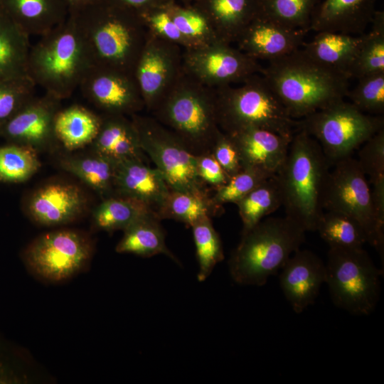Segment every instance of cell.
<instances>
[{
    "mask_svg": "<svg viewBox=\"0 0 384 384\" xmlns=\"http://www.w3.org/2000/svg\"><path fill=\"white\" fill-rule=\"evenodd\" d=\"M261 73L295 119L343 100L349 90L348 76L313 60L299 49L269 61Z\"/></svg>",
    "mask_w": 384,
    "mask_h": 384,
    "instance_id": "obj_1",
    "label": "cell"
},
{
    "mask_svg": "<svg viewBox=\"0 0 384 384\" xmlns=\"http://www.w3.org/2000/svg\"><path fill=\"white\" fill-rule=\"evenodd\" d=\"M331 164L319 142L298 129L276 176L285 215L305 232L316 231L324 211L322 197Z\"/></svg>",
    "mask_w": 384,
    "mask_h": 384,
    "instance_id": "obj_2",
    "label": "cell"
},
{
    "mask_svg": "<svg viewBox=\"0 0 384 384\" xmlns=\"http://www.w3.org/2000/svg\"><path fill=\"white\" fill-rule=\"evenodd\" d=\"M304 240V230L286 215L262 220L241 233L228 261L232 279L242 285H264Z\"/></svg>",
    "mask_w": 384,
    "mask_h": 384,
    "instance_id": "obj_3",
    "label": "cell"
},
{
    "mask_svg": "<svg viewBox=\"0 0 384 384\" xmlns=\"http://www.w3.org/2000/svg\"><path fill=\"white\" fill-rule=\"evenodd\" d=\"M93 66L74 18L56 26L31 47L27 74L46 93L62 100L80 87Z\"/></svg>",
    "mask_w": 384,
    "mask_h": 384,
    "instance_id": "obj_4",
    "label": "cell"
},
{
    "mask_svg": "<svg viewBox=\"0 0 384 384\" xmlns=\"http://www.w3.org/2000/svg\"><path fill=\"white\" fill-rule=\"evenodd\" d=\"M154 119L176 135L196 156L210 153L221 132L215 90L184 71L151 111Z\"/></svg>",
    "mask_w": 384,
    "mask_h": 384,
    "instance_id": "obj_5",
    "label": "cell"
},
{
    "mask_svg": "<svg viewBox=\"0 0 384 384\" xmlns=\"http://www.w3.org/2000/svg\"><path fill=\"white\" fill-rule=\"evenodd\" d=\"M218 126L226 134L250 127L292 137L299 120L292 118L261 75H254L239 87L215 90Z\"/></svg>",
    "mask_w": 384,
    "mask_h": 384,
    "instance_id": "obj_6",
    "label": "cell"
},
{
    "mask_svg": "<svg viewBox=\"0 0 384 384\" xmlns=\"http://www.w3.org/2000/svg\"><path fill=\"white\" fill-rule=\"evenodd\" d=\"M87 14L74 19L93 66L134 75L147 39L145 23L112 14Z\"/></svg>",
    "mask_w": 384,
    "mask_h": 384,
    "instance_id": "obj_7",
    "label": "cell"
},
{
    "mask_svg": "<svg viewBox=\"0 0 384 384\" xmlns=\"http://www.w3.org/2000/svg\"><path fill=\"white\" fill-rule=\"evenodd\" d=\"M325 266V283L336 306L359 316L373 311L383 272L363 247H329Z\"/></svg>",
    "mask_w": 384,
    "mask_h": 384,
    "instance_id": "obj_8",
    "label": "cell"
},
{
    "mask_svg": "<svg viewBox=\"0 0 384 384\" xmlns=\"http://www.w3.org/2000/svg\"><path fill=\"white\" fill-rule=\"evenodd\" d=\"M383 127L380 115L364 113L351 102L341 100L299 120L297 129L314 137L334 164L351 156Z\"/></svg>",
    "mask_w": 384,
    "mask_h": 384,
    "instance_id": "obj_9",
    "label": "cell"
},
{
    "mask_svg": "<svg viewBox=\"0 0 384 384\" xmlns=\"http://www.w3.org/2000/svg\"><path fill=\"white\" fill-rule=\"evenodd\" d=\"M140 146L162 174L170 191L211 196L199 178L196 156L172 132L153 117L132 115Z\"/></svg>",
    "mask_w": 384,
    "mask_h": 384,
    "instance_id": "obj_10",
    "label": "cell"
},
{
    "mask_svg": "<svg viewBox=\"0 0 384 384\" xmlns=\"http://www.w3.org/2000/svg\"><path fill=\"white\" fill-rule=\"evenodd\" d=\"M333 164L323 192L324 210L341 212L356 220L366 235L367 242L383 256L384 224L378 220L374 210L366 175L351 156Z\"/></svg>",
    "mask_w": 384,
    "mask_h": 384,
    "instance_id": "obj_11",
    "label": "cell"
},
{
    "mask_svg": "<svg viewBox=\"0 0 384 384\" xmlns=\"http://www.w3.org/2000/svg\"><path fill=\"white\" fill-rule=\"evenodd\" d=\"M92 252V244L83 234L72 230H59L36 238L26 249L23 258L34 274L55 282L81 271L90 260Z\"/></svg>",
    "mask_w": 384,
    "mask_h": 384,
    "instance_id": "obj_12",
    "label": "cell"
},
{
    "mask_svg": "<svg viewBox=\"0 0 384 384\" xmlns=\"http://www.w3.org/2000/svg\"><path fill=\"white\" fill-rule=\"evenodd\" d=\"M184 50L183 71L210 88L243 82L263 68L256 60L220 41Z\"/></svg>",
    "mask_w": 384,
    "mask_h": 384,
    "instance_id": "obj_13",
    "label": "cell"
},
{
    "mask_svg": "<svg viewBox=\"0 0 384 384\" xmlns=\"http://www.w3.org/2000/svg\"><path fill=\"white\" fill-rule=\"evenodd\" d=\"M181 48L148 30L134 77L144 106L152 111L182 74Z\"/></svg>",
    "mask_w": 384,
    "mask_h": 384,
    "instance_id": "obj_14",
    "label": "cell"
},
{
    "mask_svg": "<svg viewBox=\"0 0 384 384\" xmlns=\"http://www.w3.org/2000/svg\"><path fill=\"white\" fill-rule=\"evenodd\" d=\"M79 88L105 114L132 116L145 107L134 74L92 66Z\"/></svg>",
    "mask_w": 384,
    "mask_h": 384,
    "instance_id": "obj_15",
    "label": "cell"
},
{
    "mask_svg": "<svg viewBox=\"0 0 384 384\" xmlns=\"http://www.w3.org/2000/svg\"><path fill=\"white\" fill-rule=\"evenodd\" d=\"M60 101L48 93L35 96L0 128V137L36 150L57 141L54 121Z\"/></svg>",
    "mask_w": 384,
    "mask_h": 384,
    "instance_id": "obj_16",
    "label": "cell"
},
{
    "mask_svg": "<svg viewBox=\"0 0 384 384\" xmlns=\"http://www.w3.org/2000/svg\"><path fill=\"white\" fill-rule=\"evenodd\" d=\"M281 270V289L293 311L300 314L314 302L325 282V264L313 252L299 249Z\"/></svg>",
    "mask_w": 384,
    "mask_h": 384,
    "instance_id": "obj_17",
    "label": "cell"
},
{
    "mask_svg": "<svg viewBox=\"0 0 384 384\" xmlns=\"http://www.w3.org/2000/svg\"><path fill=\"white\" fill-rule=\"evenodd\" d=\"M308 31L286 27L259 14L236 42L238 49L253 59L270 61L299 49Z\"/></svg>",
    "mask_w": 384,
    "mask_h": 384,
    "instance_id": "obj_18",
    "label": "cell"
},
{
    "mask_svg": "<svg viewBox=\"0 0 384 384\" xmlns=\"http://www.w3.org/2000/svg\"><path fill=\"white\" fill-rule=\"evenodd\" d=\"M85 206V196L78 186L55 182L39 188L32 195L27 211L37 223L52 226L72 222Z\"/></svg>",
    "mask_w": 384,
    "mask_h": 384,
    "instance_id": "obj_19",
    "label": "cell"
},
{
    "mask_svg": "<svg viewBox=\"0 0 384 384\" xmlns=\"http://www.w3.org/2000/svg\"><path fill=\"white\" fill-rule=\"evenodd\" d=\"M228 134L237 147L242 169L254 168L273 174L284 161L292 138L258 127Z\"/></svg>",
    "mask_w": 384,
    "mask_h": 384,
    "instance_id": "obj_20",
    "label": "cell"
},
{
    "mask_svg": "<svg viewBox=\"0 0 384 384\" xmlns=\"http://www.w3.org/2000/svg\"><path fill=\"white\" fill-rule=\"evenodd\" d=\"M169 188L156 168L139 159L117 162L114 177V194L137 199L148 206L157 215Z\"/></svg>",
    "mask_w": 384,
    "mask_h": 384,
    "instance_id": "obj_21",
    "label": "cell"
},
{
    "mask_svg": "<svg viewBox=\"0 0 384 384\" xmlns=\"http://www.w3.org/2000/svg\"><path fill=\"white\" fill-rule=\"evenodd\" d=\"M378 0H324L313 14L309 30L358 36L376 12Z\"/></svg>",
    "mask_w": 384,
    "mask_h": 384,
    "instance_id": "obj_22",
    "label": "cell"
},
{
    "mask_svg": "<svg viewBox=\"0 0 384 384\" xmlns=\"http://www.w3.org/2000/svg\"><path fill=\"white\" fill-rule=\"evenodd\" d=\"M99 132L90 144L93 151L119 162L139 159L147 163L137 128L125 115L105 114Z\"/></svg>",
    "mask_w": 384,
    "mask_h": 384,
    "instance_id": "obj_23",
    "label": "cell"
},
{
    "mask_svg": "<svg viewBox=\"0 0 384 384\" xmlns=\"http://www.w3.org/2000/svg\"><path fill=\"white\" fill-rule=\"evenodd\" d=\"M362 39L363 34L354 36L321 31L318 32L311 41L304 43L302 50L313 60L349 78L348 70Z\"/></svg>",
    "mask_w": 384,
    "mask_h": 384,
    "instance_id": "obj_24",
    "label": "cell"
},
{
    "mask_svg": "<svg viewBox=\"0 0 384 384\" xmlns=\"http://www.w3.org/2000/svg\"><path fill=\"white\" fill-rule=\"evenodd\" d=\"M208 21L217 38L230 44L237 41L260 14L259 0H210Z\"/></svg>",
    "mask_w": 384,
    "mask_h": 384,
    "instance_id": "obj_25",
    "label": "cell"
},
{
    "mask_svg": "<svg viewBox=\"0 0 384 384\" xmlns=\"http://www.w3.org/2000/svg\"><path fill=\"white\" fill-rule=\"evenodd\" d=\"M160 221L156 214H150L132 223L123 230L124 235L116 246V252L143 257L164 254L180 264L166 245L165 232Z\"/></svg>",
    "mask_w": 384,
    "mask_h": 384,
    "instance_id": "obj_26",
    "label": "cell"
},
{
    "mask_svg": "<svg viewBox=\"0 0 384 384\" xmlns=\"http://www.w3.org/2000/svg\"><path fill=\"white\" fill-rule=\"evenodd\" d=\"M102 117L80 105L60 110L54 121L55 138L66 149H82L95 139Z\"/></svg>",
    "mask_w": 384,
    "mask_h": 384,
    "instance_id": "obj_27",
    "label": "cell"
},
{
    "mask_svg": "<svg viewBox=\"0 0 384 384\" xmlns=\"http://www.w3.org/2000/svg\"><path fill=\"white\" fill-rule=\"evenodd\" d=\"M60 164L103 198L114 194L117 161L92 150L89 155L65 156Z\"/></svg>",
    "mask_w": 384,
    "mask_h": 384,
    "instance_id": "obj_28",
    "label": "cell"
},
{
    "mask_svg": "<svg viewBox=\"0 0 384 384\" xmlns=\"http://www.w3.org/2000/svg\"><path fill=\"white\" fill-rule=\"evenodd\" d=\"M29 37L1 9L0 81L28 75Z\"/></svg>",
    "mask_w": 384,
    "mask_h": 384,
    "instance_id": "obj_29",
    "label": "cell"
},
{
    "mask_svg": "<svg viewBox=\"0 0 384 384\" xmlns=\"http://www.w3.org/2000/svg\"><path fill=\"white\" fill-rule=\"evenodd\" d=\"M0 7L29 36H41L63 22L51 0H0Z\"/></svg>",
    "mask_w": 384,
    "mask_h": 384,
    "instance_id": "obj_30",
    "label": "cell"
},
{
    "mask_svg": "<svg viewBox=\"0 0 384 384\" xmlns=\"http://www.w3.org/2000/svg\"><path fill=\"white\" fill-rule=\"evenodd\" d=\"M150 214L156 213L144 203L128 196L112 195L103 198L95 209L92 217L96 228L113 232L124 230Z\"/></svg>",
    "mask_w": 384,
    "mask_h": 384,
    "instance_id": "obj_31",
    "label": "cell"
},
{
    "mask_svg": "<svg viewBox=\"0 0 384 384\" xmlns=\"http://www.w3.org/2000/svg\"><path fill=\"white\" fill-rule=\"evenodd\" d=\"M245 233L282 206V195L276 174L268 178L235 203Z\"/></svg>",
    "mask_w": 384,
    "mask_h": 384,
    "instance_id": "obj_32",
    "label": "cell"
},
{
    "mask_svg": "<svg viewBox=\"0 0 384 384\" xmlns=\"http://www.w3.org/2000/svg\"><path fill=\"white\" fill-rule=\"evenodd\" d=\"M222 209L213 203L211 196L169 190L157 216L161 220L172 219L191 226L201 218L220 213Z\"/></svg>",
    "mask_w": 384,
    "mask_h": 384,
    "instance_id": "obj_33",
    "label": "cell"
},
{
    "mask_svg": "<svg viewBox=\"0 0 384 384\" xmlns=\"http://www.w3.org/2000/svg\"><path fill=\"white\" fill-rule=\"evenodd\" d=\"M370 32L363 34L359 49L349 70V78L357 80L384 73V12L377 10Z\"/></svg>",
    "mask_w": 384,
    "mask_h": 384,
    "instance_id": "obj_34",
    "label": "cell"
},
{
    "mask_svg": "<svg viewBox=\"0 0 384 384\" xmlns=\"http://www.w3.org/2000/svg\"><path fill=\"white\" fill-rule=\"evenodd\" d=\"M329 247H363L366 235L360 223L351 216L334 210L323 212L316 230Z\"/></svg>",
    "mask_w": 384,
    "mask_h": 384,
    "instance_id": "obj_35",
    "label": "cell"
},
{
    "mask_svg": "<svg viewBox=\"0 0 384 384\" xmlns=\"http://www.w3.org/2000/svg\"><path fill=\"white\" fill-rule=\"evenodd\" d=\"M37 150L8 142L0 146V182L17 183L28 180L41 166Z\"/></svg>",
    "mask_w": 384,
    "mask_h": 384,
    "instance_id": "obj_36",
    "label": "cell"
},
{
    "mask_svg": "<svg viewBox=\"0 0 384 384\" xmlns=\"http://www.w3.org/2000/svg\"><path fill=\"white\" fill-rule=\"evenodd\" d=\"M198 263V280L205 281L215 265L223 260L221 239L214 228L210 217H205L191 226Z\"/></svg>",
    "mask_w": 384,
    "mask_h": 384,
    "instance_id": "obj_37",
    "label": "cell"
},
{
    "mask_svg": "<svg viewBox=\"0 0 384 384\" xmlns=\"http://www.w3.org/2000/svg\"><path fill=\"white\" fill-rule=\"evenodd\" d=\"M319 0H259L260 14L282 26L309 30Z\"/></svg>",
    "mask_w": 384,
    "mask_h": 384,
    "instance_id": "obj_38",
    "label": "cell"
},
{
    "mask_svg": "<svg viewBox=\"0 0 384 384\" xmlns=\"http://www.w3.org/2000/svg\"><path fill=\"white\" fill-rule=\"evenodd\" d=\"M28 75L0 81V128L35 97Z\"/></svg>",
    "mask_w": 384,
    "mask_h": 384,
    "instance_id": "obj_39",
    "label": "cell"
},
{
    "mask_svg": "<svg viewBox=\"0 0 384 384\" xmlns=\"http://www.w3.org/2000/svg\"><path fill=\"white\" fill-rule=\"evenodd\" d=\"M274 174L254 168H244L230 177L223 186L214 190L212 201L219 207L236 203L262 182Z\"/></svg>",
    "mask_w": 384,
    "mask_h": 384,
    "instance_id": "obj_40",
    "label": "cell"
},
{
    "mask_svg": "<svg viewBox=\"0 0 384 384\" xmlns=\"http://www.w3.org/2000/svg\"><path fill=\"white\" fill-rule=\"evenodd\" d=\"M347 96L351 102L364 113L381 115L384 112V73L358 79V83Z\"/></svg>",
    "mask_w": 384,
    "mask_h": 384,
    "instance_id": "obj_41",
    "label": "cell"
},
{
    "mask_svg": "<svg viewBox=\"0 0 384 384\" xmlns=\"http://www.w3.org/2000/svg\"><path fill=\"white\" fill-rule=\"evenodd\" d=\"M181 33L194 48L219 41L204 15L192 10L168 11Z\"/></svg>",
    "mask_w": 384,
    "mask_h": 384,
    "instance_id": "obj_42",
    "label": "cell"
},
{
    "mask_svg": "<svg viewBox=\"0 0 384 384\" xmlns=\"http://www.w3.org/2000/svg\"><path fill=\"white\" fill-rule=\"evenodd\" d=\"M356 159L370 182L384 176V129L362 144Z\"/></svg>",
    "mask_w": 384,
    "mask_h": 384,
    "instance_id": "obj_43",
    "label": "cell"
},
{
    "mask_svg": "<svg viewBox=\"0 0 384 384\" xmlns=\"http://www.w3.org/2000/svg\"><path fill=\"white\" fill-rule=\"evenodd\" d=\"M143 20H145L144 23L148 30L160 38L176 44L184 50L194 48L192 43L178 30L168 11H156L147 16H144Z\"/></svg>",
    "mask_w": 384,
    "mask_h": 384,
    "instance_id": "obj_44",
    "label": "cell"
},
{
    "mask_svg": "<svg viewBox=\"0 0 384 384\" xmlns=\"http://www.w3.org/2000/svg\"><path fill=\"white\" fill-rule=\"evenodd\" d=\"M211 153L229 178L242 169L237 147L228 134L220 132Z\"/></svg>",
    "mask_w": 384,
    "mask_h": 384,
    "instance_id": "obj_45",
    "label": "cell"
},
{
    "mask_svg": "<svg viewBox=\"0 0 384 384\" xmlns=\"http://www.w3.org/2000/svg\"><path fill=\"white\" fill-rule=\"evenodd\" d=\"M196 170L201 180L213 191L230 178L211 152L196 156Z\"/></svg>",
    "mask_w": 384,
    "mask_h": 384,
    "instance_id": "obj_46",
    "label": "cell"
},
{
    "mask_svg": "<svg viewBox=\"0 0 384 384\" xmlns=\"http://www.w3.org/2000/svg\"><path fill=\"white\" fill-rule=\"evenodd\" d=\"M372 183L371 197L374 210L378 220L384 224V176L370 182Z\"/></svg>",
    "mask_w": 384,
    "mask_h": 384,
    "instance_id": "obj_47",
    "label": "cell"
},
{
    "mask_svg": "<svg viewBox=\"0 0 384 384\" xmlns=\"http://www.w3.org/2000/svg\"><path fill=\"white\" fill-rule=\"evenodd\" d=\"M124 4L132 7H141L147 4L150 0H119Z\"/></svg>",
    "mask_w": 384,
    "mask_h": 384,
    "instance_id": "obj_48",
    "label": "cell"
},
{
    "mask_svg": "<svg viewBox=\"0 0 384 384\" xmlns=\"http://www.w3.org/2000/svg\"><path fill=\"white\" fill-rule=\"evenodd\" d=\"M68 1H70V2H73V3L76 4H82L85 0H68Z\"/></svg>",
    "mask_w": 384,
    "mask_h": 384,
    "instance_id": "obj_49",
    "label": "cell"
},
{
    "mask_svg": "<svg viewBox=\"0 0 384 384\" xmlns=\"http://www.w3.org/2000/svg\"><path fill=\"white\" fill-rule=\"evenodd\" d=\"M0 12H1V7H0Z\"/></svg>",
    "mask_w": 384,
    "mask_h": 384,
    "instance_id": "obj_50",
    "label": "cell"
}]
</instances>
